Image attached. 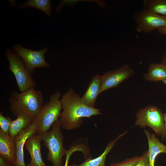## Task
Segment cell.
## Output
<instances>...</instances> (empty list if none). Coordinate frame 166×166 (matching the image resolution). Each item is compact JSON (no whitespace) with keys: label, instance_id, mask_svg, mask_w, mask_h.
<instances>
[{"label":"cell","instance_id":"1","mask_svg":"<svg viewBox=\"0 0 166 166\" xmlns=\"http://www.w3.org/2000/svg\"><path fill=\"white\" fill-rule=\"evenodd\" d=\"M61 101L63 110L60 119L61 128L65 130H71L79 128L83 123V118L102 114L99 109L83 103L81 97L72 87L62 95Z\"/></svg>","mask_w":166,"mask_h":166},{"label":"cell","instance_id":"2","mask_svg":"<svg viewBox=\"0 0 166 166\" xmlns=\"http://www.w3.org/2000/svg\"><path fill=\"white\" fill-rule=\"evenodd\" d=\"M8 102L12 114L17 117L21 113H26L34 118L43 106V95L40 91L34 88L20 93L13 90L10 94Z\"/></svg>","mask_w":166,"mask_h":166},{"label":"cell","instance_id":"3","mask_svg":"<svg viewBox=\"0 0 166 166\" xmlns=\"http://www.w3.org/2000/svg\"><path fill=\"white\" fill-rule=\"evenodd\" d=\"M61 94L56 91L50 97L49 101L43 105L39 113L34 118L37 128V134L40 136L49 131L52 125L60 117L62 103Z\"/></svg>","mask_w":166,"mask_h":166},{"label":"cell","instance_id":"4","mask_svg":"<svg viewBox=\"0 0 166 166\" xmlns=\"http://www.w3.org/2000/svg\"><path fill=\"white\" fill-rule=\"evenodd\" d=\"M61 128L59 118L52 125L50 131L40 136L43 145L48 149L47 160L51 162L53 166H61L62 159L66 151L63 145L64 137Z\"/></svg>","mask_w":166,"mask_h":166},{"label":"cell","instance_id":"5","mask_svg":"<svg viewBox=\"0 0 166 166\" xmlns=\"http://www.w3.org/2000/svg\"><path fill=\"white\" fill-rule=\"evenodd\" d=\"M9 66L8 69L14 74L18 89L21 92L36 85L35 81L26 69L25 64L19 55L12 49L7 48L5 51Z\"/></svg>","mask_w":166,"mask_h":166},{"label":"cell","instance_id":"6","mask_svg":"<svg viewBox=\"0 0 166 166\" xmlns=\"http://www.w3.org/2000/svg\"><path fill=\"white\" fill-rule=\"evenodd\" d=\"M136 117L135 126L141 128L148 127L162 139H164V114L159 108L154 105H148L139 109L136 113Z\"/></svg>","mask_w":166,"mask_h":166},{"label":"cell","instance_id":"7","mask_svg":"<svg viewBox=\"0 0 166 166\" xmlns=\"http://www.w3.org/2000/svg\"><path fill=\"white\" fill-rule=\"evenodd\" d=\"M12 47L22 59L26 69L31 75L35 68H48L50 66L49 64L46 61L44 56L48 50L47 47L38 51L27 49L17 44L14 45Z\"/></svg>","mask_w":166,"mask_h":166},{"label":"cell","instance_id":"8","mask_svg":"<svg viewBox=\"0 0 166 166\" xmlns=\"http://www.w3.org/2000/svg\"><path fill=\"white\" fill-rule=\"evenodd\" d=\"M135 30L138 33H149L166 25V17L143 9L134 14Z\"/></svg>","mask_w":166,"mask_h":166},{"label":"cell","instance_id":"9","mask_svg":"<svg viewBox=\"0 0 166 166\" xmlns=\"http://www.w3.org/2000/svg\"><path fill=\"white\" fill-rule=\"evenodd\" d=\"M135 73L134 70L128 64H123L118 68L108 71L101 76L100 93L117 87Z\"/></svg>","mask_w":166,"mask_h":166},{"label":"cell","instance_id":"10","mask_svg":"<svg viewBox=\"0 0 166 166\" xmlns=\"http://www.w3.org/2000/svg\"><path fill=\"white\" fill-rule=\"evenodd\" d=\"M36 134H37V128L33 122L31 124L20 131L14 137L16 151L15 166H26L24 161V147L27 139Z\"/></svg>","mask_w":166,"mask_h":166},{"label":"cell","instance_id":"11","mask_svg":"<svg viewBox=\"0 0 166 166\" xmlns=\"http://www.w3.org/2000/svg\"><path fill=\"white\" fill-rule=\"evenodd\" d=\"M41 141L40 136L37 134L27 139L25 147L30 154V160L26 166H46L42 157Z\"/></svg>","mask_w":166,"mask_h":166},{"label":"cell","instance_id":"12","mask_svg":"<svg viewBox=\"0 0 166 166\" xmlns=\"http://www.w3.org/2000/svg\"><path fill=\"white\" fill-rule=\"evenodd\" d=\"M0 156L14 164L16 159L14 137L0 129Z\"/></svg>","mask_w":166,"mask_h":166},{"label":"cell","instance_id":"13","mask_svg":"<svg viewBox=\"0 0 166 166\" xmlns=\"http://www.w3.org/2000/svg\"><path fill=\"white\" fill-rule=\"evenodd\" d=\"M147 140L148 146V157L150 166H155L156 158L161 153L166 154V145L161 143L155 135L147 130L144 131Z\"/></svg>","mask_w":166,"mask_h":166},{"label":"cell","instance_id":"14","mask_svg":"<svg viewBox=\"0 0 166 166\" xmlns=\"http://www.w3.org/2000/svg\"><path fill=\"white\" fill-rule=\"evenodd\" d=\"M101 84V76H93L90 80L86 90L81 97L82 102L86 105L94 108L96 99L100 94Z\"/></svg>","mask_w":166,"mask_h":166},{"label":"cell","instance_id":"15","mask_svg":"<svg viewBox=\"0 0 166 166\" xmlns=\"http://www.w3.org/2000/svg\"><path fill=\"white\" fill-rule=\"evenodd\" d=\"M127 132V131H126L119 135L114 140L111 141L108 144L103 152L98 157L94 158L89 157L80 164H73L71 166H105V162L107 155L113 148L116 142L126 134Z\"/></svg>","mask_w":166,"mask_h":166},{"label":"cell","instance_id":"16","mask_svg":"<svg viewBox=\"0 0 166 166\" xmlns=\"http://www.w3.org/2000/svg\"><path fill=\"white\" fill-rule=\"evenodd\" d=\"M16 117V119L12 121L9 131V135L13 137L34 122V118L26 113H20Z\"/></svg>","mask_w":166,"mask_h":166},{"label":"cell","instance_id":"17","mask_svg":"<svg viewBox=\"0 0 166 166\" xmlns=\"http://www.w3.org/2000/svg\"><path fill=\"white\" fill-rule=\"evenodd\" d=\"M144 81L151 82L163 81L166 79V65L160 63H151L148 71L143 75Z\"/></svg>","mask_w":166,"mask_h":166},{"label":"cell","instance_id":"18","mask_svg":"<svg viewBox=\"0 0 166 166\" xmlns=\"http://www.w3.org/2000/svg\"><path fill=\"white\" fill-rule=\"evenodd\" d=\"M18 6L22 9L35 8L43 12L49 17L51 14V2L49 0H29L19 3Z\"/></svg>","mask_w":166,"mask_h":166},{"label":"cell","instance_id":"19","mask_svg":"<svg viewBox=\"0 0 166 166\" xmlns=\"http://www.w3.org/2000/svg\"><path fill=\"white\" fill-rule=\"evenodd\" d=\"M143 9L166 17V0H144Z\"/></svg>","mask_w":166,"mask_h":166},{"label":"cell","instance_id":"20","mask_svg":"<svg viewBox=\"0 0 166 166\" xmlns=\"http://www.w3.org/2000/svg\"><path fill=\"white\" fill-rule=\"evenodd\" d=\"M142 156H136L127 158L121 161L112 163L109 166H133L141 159Z\"/></svg>","mask_w":166,"mask_h":166},{"label":"cell","instance_id":"21","mask_svg":"<svg viewBox=\"0 0 166 166\" xmlns=\"http://www.w3.org/2000/svg\"><path fill=\"white\" fill-rule=\"evenodd\" d=\"M12 121L10 117L4 116L2 112L0 111V129L5 133L8 134L10 127Z\"/></svg>","mask_w":166,"mask_h":166},{"label":"cell","instance_id":"22","mask_svg":"<svg viewBox=\"0 0 166 166\" xmlns=\"http://www.w3.org/2000/svg\"><path fill=\"white\" fill-rule=\"evenodd\" d=\"M82 148L81 145L71 147L69 150H66L65 155L66 158L64 166H69V161L71 156L75 152L77 151H82Z\"/></svg>","mask_w":166,"mask_h":166},{"label":"cell","instance_id":"23","mask_svg":"<svg viewBox=\"0 0 166 166\" xmlns=\"http://www.w3.org/2000/svg\"><path fill=\"white\" fill-rule=\"evenodd\" d=\"M142 156L141 159L133 166H150L148 157V150L144 152Z\"/></svg>","mask_w":166,"mask_h":166},{"label":"cell","instance_id":"24","mask_svg":"<svg viewBox=\"0 0 166 166\" xmlns=\"http://www.w3.org/2000/svg\"><path fill=\"white\" fill-rule=\"evenodd\" d=\"M0 166H15V165L0 156Z\"/></svg>","mask_w":166,"mask_h":166},{"label":"cell","instance_id":"25","mask_svg":"<svg viewBox=\"0 0 166 166\" xmlns=\"http://www.w3.org/2000/svg\"><path fill=\"white\" fill-rule=\"evenodd\" d=\"M158 33L166 35V25L157 30Z\"/></svg>","mask_w":166,"mask_h":166},{"label":"cell","instance_id":"26","mask_svg":"<svg viewBox=\"0 0 166 166\" xmlns=\"http://www.w3.org/2000/svg\"><path fill=\"white\" fill-rule=\"evenodd\" d=\"M164 121L165 132V136L164 139L166 140V112L164 114Z\"/></svg>","mask_w":166,"mask_h":166},{"label":"cell","instance_id":"27","mask_svg":"<svg viewBox=\"0 0 166 166\" xmlns=\"http://www.w3.org/2000/svg\"><path fill=\"white\" fill-rule=\"evenodd\" d=\"M161 62L166 65V52L163 54L162 56Z\"/></svg>","mask_w":166,"mask_h":166},{"label":"cell","instance_id":"28","mask_svg":"<svg viewBox=\"0 0 166 166\" xmlns=\"http://www.w3.org/2000/svg\"><path fill=\"white\" fill-rule=\"evenodd\" d=\"M162 82L166 85V79L163 81Z\"/></svg>","mask_w":166,"mask_h":166}]
</instances>
